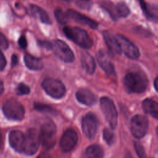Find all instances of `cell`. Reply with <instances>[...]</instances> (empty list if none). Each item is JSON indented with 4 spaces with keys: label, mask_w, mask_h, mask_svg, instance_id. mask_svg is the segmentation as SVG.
Returning a JSON list of instances; mask_svg holds the SVG:
<instances>
[{
    "label": "cell",
    "mask_w": 158,
    "mask_h": 158,
    "mask_svg": "<svg viewBox=\"0 0 158 158\" xmlns=\"http://www.w3.org/2000/svg\"><path fill=\"white\" fill-rule=\"evenodd\" d=\"M65 35L75 44L84 49H89L93 46V41L88 33L77 27H65L63 28Z\"/></svg>",
    "instance_id": "6da1fadb"
},
{
    "label": "cell",
    "mask_w": 158,
    "mask_h": 158,
    "mask_svg": "<svg viewBox=\"0 0 158 158\" xmlns=\"http://www.w3.org/2000/svg\"><path fill=\"white\" fill-rule=\"evenodd\" d=\"M123 84L129 93H141L144 92L148 86V80L144 75L138 72L127 73L124 79Z\"/></svg>",
    "instance_id": "7a4b0ae2"
},
{
    "label": "cell",
    "mask_w": 158,
    "mask_h": 158,
    "mask_svg": "<svg viewBox=\"0 0 158 158\" xmlns=\"http://www.w3.org/2000/svg\"><path fill=\"white\" fill-rule=\"evenodd\" d=\"M40 138L44 148L50 149L54 147L56 141V127L52 121L48 120L42 125Z\"/></svg>",
    "instance_id": "3957f363"
},
{
    "label": "cell",
    "mask_w": 158,
    "mask_h": 158,
    "mask_svg": "<svg viewBox=\"0 0 158 158\" xmlns=\"http://www.w3.org/2000/svg\"><path fill=\"white\" fill-rule=\"evenodd\" d=\"M2 111L7 118L12 120H21L25 115L23 106L14 98H10L4 102Z\"/></svg>",
    "instance_id": "277c9868"
},
{
    "label": "cell",
    "mask_w": 158,
    "mask_h": 158,
    "mask_svg": "<svg viewBox=\"0 0 158 158\" xmlns=\"http://www.w3.org/2000/svg\"><path fill=\"white\" fill-rule=\"evenodd\" d=\"M100 106L110 127L115 129L117 125L118 115L114 102L107 97H102L100 99Z\"/></svg>",
    "instance_id": "5b68a950"
},
{
    "label": "cell",
    "mask_w": 158,
    "mask_h": 158,
    "mask_svg": "<svg viewBox=\"0 0 158 158\" xmlns=\"http://www.w3.org/2000/svg\"><path fill=\"white\" fill-rule=\"evenodd\" d=\"M46 93L54 99L62 98L66 92L64 85L59 80L54 78H46L41 83Z\"/></svg>",
    "instance_id": "8992f818"
},
{
    "label": "cell",
    "mask_w": 158,
    "mask_h": 158,
    "mask_svg": "<svg viewBox=\"0 0 158 158\" xmlns=\"http://www.w3.org/2000/svg\"><path fill=\"white\" fill-rule=\"evenodd\" d=\"M40 134L35 128L28 129L25 135V144L23 153L31 156L35 154L39 148L40 143Z\"/></svg>",
    "instance_id": "52a82bcc"
},
{
    "label": "cell",
    "mask_w": 158,
    "mask_h": 158,
    "mask_svg": "<svg viewBox=\"0 0 158 158\" xmlns=\"http://www.w3.org/2000/svg\"><path fill=\"white\" fill-rule=\"evenodd\" d=\"M55 54L65 62H72L74 60L75 57L72 51L69 46L63 41L56 40L52 43V48Z\"/></svg>",
    "instance_id": "ba28073f"
},
{
    "label": "cell",
    "mask_w": 158,
    "mask_h": 158,
    "mask_svg": "<svg viewBox=\"0 0 158 158\" xmlns=\"http://www.w3.org/2000/svg\"><path fill=\"white\" fill-rule=\"evenodd\" d=\"M148 129V120L145 116L136 115L131 120V131L136 138H143L147 133Z\"/></svg>",
    "instance_id": "9c48e42d"
},
{
    "label": "cell",
    "mask_w": 158,
    "mask_h": 158,
    "mask_svg": "<svg viewBox=\"0 0 158 158\" xmlns=\"http://www.w3.org/2000/svg\"><path fill=\"white\" fill-rule=\"evenodd\" d=\"M98 126V120L96 116L93 113L86 114L82 118L81 127L85 135L91 139L95 137Z\"/></svg>",
    "instance_id": "30bf717a"
},
{
    "label": "cell",
    "mask_w": 158,
    "mask_h": 158,
    "mask_svg": "<svg viewBox=\"0 0 158 158\" xmlns=\"http://www.w3.org/2000/svg\"><path fill=\"white\" fill-rule=\"evenodd\" d=\"M121 51L127 57L132 59H136L139 57V51L138 48L128 38L121 35L115 36Z\"/></svg>",
    "instance_id": "8fae6325"
},
{
    "label": "cell",
    "mask_w": 158,
    "mask_h": 158,
    "mask_svg": "<svg viewBox=\"0 0 158 158\" xmlns=\"http://www.w3.org/2000/svg\"><path fill=\"white\" fill-rule=\"evenodd\" d=\"M78 141L77 133L72 129L67 130L61 137L60 147L64 152L71 151L76 146Z\"/></svg>",
    "instance_id": "7c38bea8"
},
{
    "label": "cell",
    "mask_w": 158,
    "mask_h": 158,
    "mask_svg": "<svg viewBox=\"0 0 158 158\" xmlns=\"http://www.w3.org/2000/svg\"><path fill=\"white\" fill-rule=\"evenodd\" d=\"M97 60L106 73L110 76H115V69L114 64L109 56L104 51L100 50L96 54Z\"/></svg>",
    "instance_id": "4fadbf2b"
},
{
    "label": "cell",
    "mask_w": 158,
    "mask_h": 158,
    "mask_svg": "<svg viewBox=\"0 0 158 158\" xmlns=\"http://www.w3.org/2000/svg\"><path fill=\"white\" fill-rule=\"evenodd\" d=\"M11 147L17 152L23 153L25 144V135L19 130L12 131L9 136Z\"/></svg>",
    "instance_id": "5bb4252c"
},
{
    "label": "cell",
    "mask_w": 158,
    "mask_h": 158,
    "mask_svg": "<svg viewBox=\"0 0 158 158\" xmlns=\"http://www.w3.org/2000/svg\"><path fill=\"white\" fill-rule=\"evenodd\" d=\"M66 12L69 18L80 24L87 25L93 29H96L98 27V24L96 22L84 15L83 14L79 13L78 12H77L73 9H69Z\"/></svg>",
    "instance_id": "9a60e30c"
},
{
    "label": "cell",
    "mask_w": 158,
    "mask_h": 158,
    "mask_svg": "<svg viewBox=\"0 0 158 158\" xmlns=\"http://www.w3.org/2000/svg\"><path fill=\"white\" fill-rule=\"evenodd\" d=\"M77 99L81 104L86 106H92L96 101L95 95L89 89L82 88L76 93Z\"/></svg>",
    "instance_id": "2e32d148"
},
{
    "label": "cell",
    "mask_w": 158,
    "mask_h": 158,
    "mask_svg": "<svg viewBox=\"0 0 158 158\" xmlns=\"http://www.w3.org/2000/svg\"><path fill=\"white\" fill-rule=\"evenodd\" d=\"M139 2L145 15L151 20L158 21V4H148L144 0Z\"/></svg>",
    "instance_id": "e0dca14e"
},
{
    "label": "cell",
    "mask_w": 158,
    "mask_h": 158,
    "mask_svg": "<svg viewBox=\"0 0 158 158\" xmlns=\"http://www.w3.org/2000/svg\"><path fill=\"white\" fill-rule=\"evenodd\" d=\"M28 10L31 15L39 19L41 22L46 24H51L52 22L49 15L46 12L40 7L34 4H30L28 7Z\"/></svg>",
    "instance_id": "ac0fdd59"
},
{
    "label": "cell",
    "mask_w": 158,
    "mask_h": 158,
    "mask_svg": "<svg viewBox=\"0 0 158 158\" xmlns=\"http://www.w3.org/2000/svg\"><path fill=\"white\" fill-rule=\"evenodd\" d=\"M103 36L106 44L109 51L112 54H120L122 51L115 36H113L108 31H105L103 34Z\"/></svg>",
    "instance_id": "d6986e66"
},
{
    "label": "cell",
    "mask_w": 158,
    "mask_h": 158,
    "mask_svg": "<svg viewBox=\"0 0 158 158\" xmlns=\"http://www.w3.org/2000/svg\"><path fill=\"white\" fill-rule=\"evenodd\" d=\"M81 63L83 69L89 74H93L96 69L94 60L88 52H83L81 56Z\"/></svg>",
    "instance_id": "ffe728a7"
},
{
    "label": "cell",
    "mask_w": 158,
    "mask_h": 158,
    "mask_svg": "<svg viewBox=\"0 0 158 158\" xmlns=\"http://www.w3.org/2000/svg\"><path fill=\"white\" fill-rule=\"evenodd\" d=\"M143 110L144 112L151 115L152 117L158 119V102L151 99H146L142 104Z\"/></svg>",
    "instance_id": "44dd1931"
},
{
    "label": "cell",
    "mask_w": 158,
    "mask_h": 158,
    "mask_svg": "<svg viewBox=\"0 0 158 158\" xmlns=\"http://www.w3.org/2000/svg\"><path fill=\"white\" fill-rule=\"evenodd\" d=\"M24 62L26 66L30 70H40L43 67V62L40 58L34 57L29 54H25Z\"/></svg>",
    "instance_id": "7402d4cb"
},
{
    "label": "cell",
    "mask_w": 158,
    "mask_h": 158,
    "mask_svg": "<svg viewBox=\"0 0 158 158\" xmlns=\"http://www.w3.org/2000/svg\"><path fill=\"white\" fill-rule=\"evenodd\" d=\"M104 152L101 146L93 144L89 146L85 152V156L88 158H101L102 157Z\"/></svg>",
    "instance_id": "603a6c76"
},
{
    "label": "cell",
    "mask_w": 158,
    "mask_h": 158,
    "mask_svg": "<svg viewBox=\"0 0 158 158\" xmlns=\"http://www.w3.org/2000/svg\"><path fill=\"white\" fill-rule=\"evenodd\" d=\"M117 17H126L130 14V10L128 6L124 2H118L115 6Z\"/></svg>",
    "instance_id": "cb8c5ba5"
},
{
    "label": "cell",
    "mask_w": 158,
    "mask_h": 158,
    "mask_svg": "<svg viewBox=\"0 0 158 158\" xmlns=\"http://www.w3.org/2000/svg\"><path fill=\"white\" fill-rule=\"evenodd\" d=\"M54 15L56 20L61 25H64L67 23L69 21V16L67 12H64L62 9L57 8L54 11Z\"/></svg>",
    "instance_id": "d4e9b609"
},
{
    "label": "cell",
    "mask_w": 158,
    "mask_h": 158,
    "mask_svg": "<svg viewBox=\"0 0 158 158\" xmlns=\"http://www.w3.org/2000/svg\"><path fill=\"white\" fill-rule=\"evenodd\" d=\"M35 109L41 112H43L45 114H56V111L51 106L41 104V103H35L34 104Z\"/></svg>",
    "instance_id": "484cf974"
},
{
    "label": "cell",
    "mask_w": 158,
    "mask_h": 158,
    "mask_svg": "<svg viewBox=\"0 0 158 158\" xmlns=\"http://www.w3.org/2000/svg\"><path fill=\"white\" fill-rule=\"evenodd\" d=\"M103 138L106 142L109 144L111 145L114 143L115 139V136L112 131L107 128H106L103 131Z\"/></svg>",
    "instance_id": "4316f807"
},
{
    "label": "cell",
    "mask_w": 158,
    "mask_h": 158,
    "mask_svg": "<svg viewBox=\"0 0 158 158\" xmlns=\"http://www.w3.org/2000/svg\"><path fill=\"white\" fill-rule=\"evenodd\" d=\"M73 1L76 6L83 10H89L92 6L91 0H73Z\"/></svg>",
    "instance_id": "83f0119b"
},
{
    "label": "cell",
    "mask_w": 158,
    "mask_h": 158,
    "mask_svg": "<svg viewBox=\"0 0 158 158\" xmlns=\"http://www.w3.org/2000/svg\"><path fill=\"white\" fill-rule=\"evenodd\" d=\"M30 89L28 86L22 83H20L16 88V93L18 95L28 94L30 93Z\"/></svg>",
    "instance_id": "f1b7e54d"
},
{
    "label": "cell",
    "mask_w": 158,
    "mask_h": 158,
    "mask_svg": "<svg viewBox=\"0 0 158 158\" xmlns=\"http://www.w3.org/2000/svg\"><path fill=\"white\" fill-rule=\"evenodd\" d=\"M135 148L136 152V153H137V154L138 155L139 157H146V154H145L144 149L143 146L141 144H139V143H135Z\"/></svg>",
    "instance_id": "f546056e"
},
{
    "label": "cell",
    "mask_w": 158,
    "mask_h": 158,
    "mask_svg": "<svg viewBox=\"0 0 158 158\" xmlns=\"http://www.w3.org/2000/svg\"><path fill=\"white\" fill-rule=\"evenodd\" d=\"M9 47L8 41L5 36L0 32V48L3 49H7Z\"/></svg>",
    "instance_id": "4dcf8cb0"
},
{
    "label": "cell",
    "mask_w": 158,
    "mask_h": 158,
    "mask_svg": "<svg viewBox=\"0 0 158 158\" xmlns=\"http://www.w3.org/2000/svg\"><path fill=\"white\" fill-rule=\"evenodd\" d=\"M18 44L20 48L25 49L27 46V41L25 36L24 35H22L18 41Z\"/></svg>",
    "instance_id": "1f68e13d"
},
{
    "label": "cell",
    "mask_w": 158,
    "mask_h": 158,
    "mask_svg": "<svg viewBox=\"0 0 158 158\" xmlns=\"http://www.w3.org/2000/svg\"><path fill=\"white\" fill-rule=\"evenodd\" d=\"M6 65V59L3 53L0 49V71L3 70Z\"/></svg>",
    "instance_id": "d6a6232c"
},
{
    "label": "cell",
    "mask_w": 158,
    "mask_h": 158,
    "mask_svg": "<svg viewBox=\"0 0 158 158\" xmlns=\"http://www.w3.org/2000/svg\"><path fill=\"white\" fill-rule=\"evenodd\" d=\"M38 43L40 46H41L43 48H46L47 49H52V44L46 41H39Z\"/></svg>",
    "instance_id": "836d02e7"
},
{
    "label": "cell",
    "mask_w": 158,
    "mask_h": 158,
    "mask_svg": "<svg viewBox=\"0 0 158 158\" xmlns=\"http://www.w3.org/2000/svg\"><path fill=\"white\" fill-rule=\"evenodd\" d=\"M18 62V57L15 54H12L11 57V64L12 66L14 67L15 66Z\"/></svg>",
    "instance_id": "e575fe53"
},
{
    "label": "cell",
    "mask_w": 158,
    "mask_h": 158,
    "mask_svg": "<svg viewBox=\"0 0 158 158\" xmlns=\"http://www.w3.org/2000/svg\"><path fill=\"white\" fill-rule=\"evenodd\" d=\"M4 92V84L1 80H0V95Z\"/></svg>",
    "instance_id": "d590c367"
},
{
    "label": "cell",
    "mask_w": 158,
    "mask_h": 158,
    "mask_svg": "<svg viewBox=\"0 0 158 158\" xmlns=\"http://www.w3.org/2000/svg\"><path fill=\"white\" fill-rule=\"evenodd\" d=\"M154 87L156 91L158 92V77H157L154 80Z\"/></svg>",
    "instance_id": "8d00e7d4"
},
{
    "label": "cell",
    "mask_w": 158,
    "mask_h": 158,
    "mask_svg": "<svg viewBox=\"0 0 158 158\" xmlns=\"http://www.w3.org/2000/svg\"><path fill=\"white\" fill-rule=\"evenodd\" d=\"M2 136H1V135L0 134V149H1V147H2Z\"/></svg>",
    "instance_id": "74e56055"
},
{
    "label": "cell",
    "mask_w": 158,
    "mask_h": 158,
    "mask_svg": "<svg viewBox=\"0 0 158 158\" xmlns=\"http://www.w3.org/2000/svg\"><path fill=\"white\" fill-rule=\"evenodd\" d=\"M156 133H157V135L158 136V127H157V129H156Z\"/></svg>",
    "instance_id": "f35d334b"
},
{
    "label": "cell",
    "mask_w": 158,
    "mask_h": 158,
    "mask_svg": "<svg viewBox=\"0 0 158 158\" xmlns=\"http://www.w3.org/2000/svg\"><path fill=\"white\" fill-rule=\"evenodd\" d=\"M63 1H68V0H63Z\"/></svg>",
    "instance_id": "ab89813d"
}]
</instances>
